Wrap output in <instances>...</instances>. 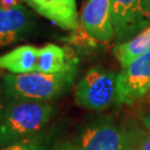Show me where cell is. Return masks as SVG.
Masks as SVG:
<instances>
[{"label":"cell","mask_w":150,"mask_h":150,"mask_svg":"<svg viewBox=\"0 0 150 150\" xmlns=\"http://www.w3.org/2000/svg\"><path fill=\"white\" fill-rule=\"evenodd\" d=\"M54 112L56 106L51 102L10 99L0 122V148L41 132Z\"/></svg>","instance_id":"obj_1"},{"label":"cell","mask_w":150,"mask_h":150,"mask_svg":"<svg viewBox=\"0 0 150 150\" xmlns=\"http://www.w3.org/2000/svg\"><path fill=\"white\" fill-rule=\"evenodd\" d=\"M77 69L64 74H41L39 71L1 76V86L9 99L27 101L50 102L62 96L71 88L75 81Z\"/></svg>","instance_id":"obj_2"},{"label":"cell","mask_w":150,"mask_h":150,"mask_svg":"<svg viewBox=\"0 0 150 150\" xmlns=\"http://www.w3.org/2000/svg\"><path fill=\"white\" fill-rule=\"evenodd\" d=\"M117 81V72L101 66L91 67L76 85V105L89 111H103L119 103Z\"/></svg>","instance_id":"obj_3"},{"label":"cell","mask_w":150,"mask_h":150,"mask_svg":"<svg viewBox=\"0 0 150 150\" xmlns=\"http://www.w3.org/2000/svg\"><path fill=\"white\" fill-rule=\"evenodd\" d=\"M115 40L127 41L150 27L148 0H110Z\"/></svg>","instance_id":"obj_4"},{"label":"cell","mask_w":150,"mask_h":150,"mask_svg":"<svg viewBox=\"0 0 150 150\" xmlns=\"http://www.w3.org/2000/svg\"><path fill=\"white\" fill-rule=\"evenodd\" d=\"M79 150H128L126 127L111 118L87 123L75 142Z\"/></svg>","instance_id":"obj_5"},{"label":"cell","mask_w":150,"mask_h":150,"mask_svg":"<svg viewBox=\"0 0 150 150\" xmlns=\"http://www.w3.org/2000/svg\"><path fill=\"white\" fill-rule=\"evenodd\" d=\"M118 102L132 105L150 93V51L144 54L118 74Z\"/></svg>","instance_id":"obj_6"},{"label":"cell","mask_w":150,"mask_h":150,"mask_svg":"<svg viewBox=\"0 0 150 150\" xmlns=\"http://www.w3.org/2000/svg\"><path fill=\"white\" fill-rule=\"evenodd\" d=\"M80 23L86 33L99 42L115 39L110 0H87L81 11Z\"/></svg>","instance_id":"obj_7"},{"label":"cell","mask_w":150,"mask_h":150,"mask_svg":"<svg viewBox=\"0 0 150 150\" xmlns=\"http://www.w3.org/2000/svg\"><path fill=\"white\" fill-rule=\"evenodd\" d=\"M33 23V13L22 4L11 7L0 5V48L25 39Z\"/></svg>","instance_id":"obj_8"},{"label":"cell","mask_w":150,"mask_h":150,"mask_svg":"<svg viewBox=\"0 0 150 150\" xmlns=\"http://www.w3.org/2000/svg\"><path fill=\"white\" fill-rule=\"evenodd\" d=\"M37 13L66 30H76L79 18L76 0H25Z\"/></svg>","instance_id":"obj_9"},{"label":"cell","mask_w":150,"mask_h":150,"mask_svg":"<svg viewBox=\"0 0 150 150\" xmlns=\"http://www.w3.org/2000/svg\"><path fill=\"white\" fill-rule=\"evenodd\" d=\"M77 69V59L69 56L64 48L54 43H47L39 48L37 70L41 74H64Z\"/></svg>","instance_id":"obj_10"},{"label":"cell","mask_w":150,"mask_h":150,"mask_svg":"<svg viewBox=\"0 0 150 150\" xmlns=\"http://www.w3.org/2000/svg\"><path fill=\"white\" fill-rule=\"evenodd\" d=\"M38 54L39 48L35 46H19L0 56V70L15 75L33 72L37 70Z\"/></svg>","instance_id":"obj_11"},{"label":"cell","mask_w":150,"mask_h":150,"mask_svg":"<svg viewBox=\"0 0 150 150\" xmlns=\"http://www.w3.org/2000/svg\"><path fill=\"white\" fill-rule=\"evenodd\" d=\"M148 51H150V27L127 41L116 43L113 49V54L122 68Z\"/></svg>","instance_id":"obj_12"},{"label":"cell","mask_w":150,"mask_h":150,"mask_svg":"<svg viewBox=\"0 0 150 150\" xmlns=\"http://www.w3.org/2000/svg\"><path fill=\"white\" fill-rule=\"evenodd\" d=\"M51 144V136L47 132H39L33 136L18 140L7 145L0 150H49Z\"/></svg>","instance_id":"obj_13"},{"label":"cell","mask_w":150,"mask_h":150,"mask_svg":"<svg viewBox=\"0 0 150 150\" xmlns=\"http://www.w3.org/2000/svg\"><path fill=\"white\" fill-rule=\"evenodd\" d=\"M126 130L128 138V150H150V130L142 123H129Z\"/></svg>","instance_id":"obj_14"},{"label":"cell","mask_w":150,"mask_h":150,"mask_svg":"<svg viewBox=\"0 0 150 150\" xmlns=\"http://www.w3.org/2000/svg\"><path fill=\"white\" fill-rule=\"evenodd\" d=\"M56 150H79V149H78V147H77V145H76L75 142H72V141H64L62 144H60L57 147Z\"/></svg>","instance_id":"obj_15"},{"label":"cell","mask_w":150,"mask_h":150,"mask_svg":"<svg viewBox=\"0 0 150 150\" xmlns=\"http://www.w3.org/2000/svg\"><path fill=\"white\" fill-rule=\"evenodd\" d=\"M6 95L4 92V89H2V86H1V82H0V122H1V118H2V113H4V110H5L6 103L5 101Z\"/></svg>","instance_id":"obj_16"},{"label":"cell","mask_w":150,"mask_h":150,"mask_svg":"<svg viewBox=\"0 0 150 150\" xmlns=\"http://www.w3.org/2000/svg\"><path fill=\"white\" fill-rule=\"evenodd\" d=\"M142 125H144L147 129L150 130V111H148V112L142 117Z\"/></svg>","instance_id":"obj_17"},{"label":"cell","mask_w":150,"mask_h":150,"mask_svg":"<svg viewBox=\"0 0 150 150\" xmlns=\"http://www.w3.org/2000/svg\"><path fill=\"white\" fill-rule=\"evenodd\" d=\"M148 5H149V9H150V0H148Z\"/></svg>","instance_id":"obj_18"},{"label":"cell","mask_w":150,"mask_h":150,"mask_svg":"<svg viewBox=\"0 0 150 150\" xmlns=\"http://www.w3.org/2000/svg\"><path fill=\"white\" fill-rule=\"evenodd\" d=\"M149 96H150V93H149Z\"/></svg>","instance_id":"obj_19"}]
</instances>
